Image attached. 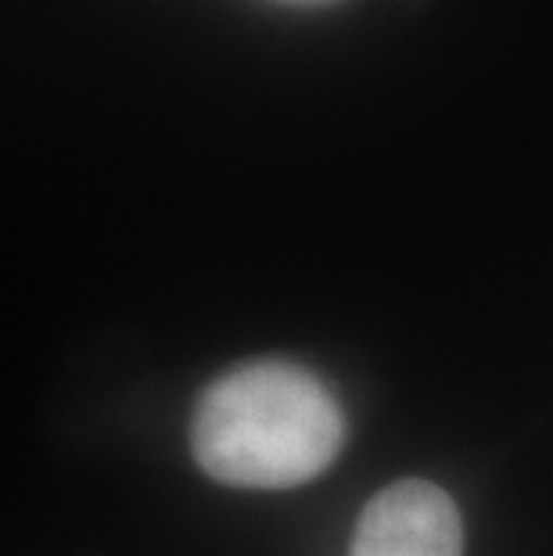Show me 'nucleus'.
<instances>
[{
	"label": "nucleus",
	"mask_w": 553,
	"mask_h": 556,
	"mask_svg": "<svg viewBox=\"0 0 553 556\" xmlns=\"http://www.w3.org/2000/svg\"><path fill=\"white\" fill-rule=\"evenodd\" d=\"M349 556H464V517L439 484L403 478L363 506Z\"/></svg>",
	"instance_id": "nucleus-2"
},
{
	"label": "nucleus",
	"mask_w": 553,
	"mask_h": 556,
	"mask_svg": "<svg viewBox=\"0 0 553 556\" xmlns=\"http://www.w3.org/2000/svg\"><path fill=\"white\" fill-rule=\"evenodd\" d=\"M345 413L313 370L288 359L230 366L194 402L191 456L230 489H299L345 445Z\"/></svg>",
	"instance_id": "nucleus-1"
}]
</instances>
